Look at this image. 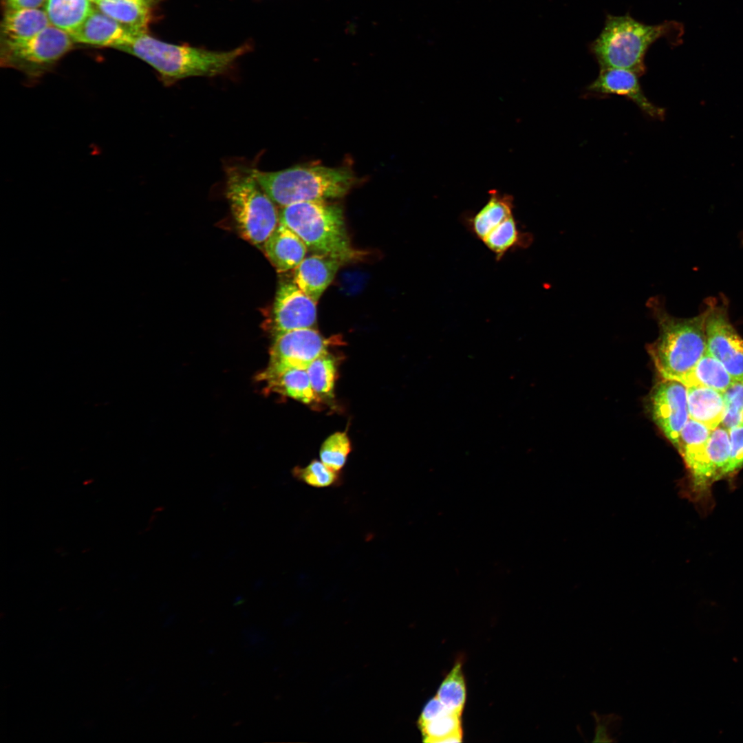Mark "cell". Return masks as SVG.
<instances>
[{
  "mask_svg": "<svg viewBox=\"0 0 743 743\" xmlns=\"http://www.w3.org/2000/svg\"><path fill=\"white\" fill-rule=\"evenodd\" d=\"M251 49L244 44L228 51H213L164 42L142 32L117 50L133 55L151 66L165 85L189 77H213L229 71Z\"/></svg>",
  "mask_w": 743,
  "mask_h": 743,
  "instance_id": "1",
  "label": "cell"
},
{
  "mask_svg": "<svg viewBox=\"0 0 743 743\" xmlns=\"http://www.w3.org/2000/svg\"><path fill=\"white\" fill-rule=\"evenodd\" d=\"M657 321L658 338L647 346L662 379L682 383L707 350L705 319L707 310L691 318L671 315L660 297H650L646 303Z\"/></svg>",
  "mask_w": 743,
  "mask_h": 743,
  "instance_id": "2",
  "label": "cell"
},
{
  "mask_svg": "<svg viewBox=\"0 0 743 743\" xmlns=\"http://www.w3.org/2000/svg\"><path fill=\"white\" fill-rule=\"evenodd\" d=\"M279 224L288 227L314 253L336 258L344 263L362 259L347 234L343 209L326 201L302 202L283 206Z\"/></svg>",
  "mask_w": 743,
  "mask_h": 743,
  "instance_id": "3",
  "label": "cell"
},
{
  "mask_svg": "<svg viewBox=\"0 0 743 743\" xmlns=\"http://www.w3.org/2000/svg\"><path fill=\"white\" fill-rule=\"evenodd\" d=\"M254 173L264 192L282 207L342 197L356 182L352 171L346 167L322 165H299L275 172L254 169Z\"/></svg>",
  "mask_w": 743,
  "mask_h": 743,
  "instance_id": "4",
  "label": "cell"
},
{
  "mask_svg": "<svg viewBox=\"0 0 743 743\" xmlns=\"http://www.w3.org/2000/svg\"><path fill=\"white\" fill-rule=\"evenodd\" d=\"M671 29V23L647 25L627 14L608 15L590 49L601 69H625L640 76L645 72L644 58L648 48Z\"/></svg>",
  "mask_w": 743,
  "mask_h": 743,
  "instance_id": "5",
  "label": "cell"
},
{
  "mask_svg": "<svg viewBox=\"0 0 743 743\" xmlns=\"http://www.w3.org/2000/svg\"><path fill=\"white\" fill-rule=\"evenodd\" d=\"M226 193L241 236L263 247L279 224L274 202L255 178L254 169L236 164L226 167Z\"/></svg>",
  "mask_w": 743,
  "mask_h": 743,
  "instance_id": "6",
  "label": "cell"
},
{
  "mask_svg": "<svg viewBox=\"0 0 743 743\" xmlns=\"http://www.w3.org/2000/svg\"><path fill=\"white\" fill-rule=\"evenodd\" d=\"M73 43L67 32L50 25L27 41L1 45V65L37 78L70 50Z\"/></svg>",
  "mask_w": 743,
  "mask_h": 743,
  "instance_id": "7",
  "label": "cell"
},
{
  "mask_svg": "<svg viewBox=\"0 0 743 743\" xmlns=\"http://www.w3.org/2000/svg\"><path fill=\"white\" fill-rule=\"evenodd\" d=\"M704 307L707 351L736 382H743V338L730 322L726 299L709 298Z\"/></svg>",
  "mask_w": 743,
  "mask_h": 743,
  "instance_id": "8",
  "label": "cell"
},
{
  "mask_svg": "<svg viewBox=\"0 0 743 743\" xmlns=\"http://www.w3.org/2000/svg\"><path fill=\"white\" fill-rule=\"evenodd\" d=\"M331 338L314 328H301L274 336L267 368L259 379H266L290 369H307L316 358L328 351Z\"/></svg>",
  "mask_w": 743,
  "mask_h": 743,
  "instance_id": "9",
  "label": "cell"
},
{
  "mask_svg": "<svg viewBox=\"0 0 743 743\" xmlns=\"http://www.w3.org/2000/svg\"><path fill=\"white\" fill-rule=\"evenodd\" d=\"M647 407L654 422L676 448L689 419L687 387L677 380L662 379L652 389Z\"/></svg>",
  "mask_w": 743,
  "mask_h": 743,
  "instance_id": "10",
  "label": "cell"
},
{
  "mask_svg": "<svg viewBox=\"0 0 743 743\" xmlns=\"http://www.w3.org/2000/svg\"><path fill=\"white\" fill-rule=\"evenodd\" d=\"M711 432L703 424L689 418L680 433L676 447L689 472L690 495L702 505L709 503L711 497L707 453Z\"/></svg>",
  "mask_w": 743,
  "mask_h": 743,
  "instance_id": "11",
  "label": "cell"
},
{
  "mask_svg": "<svg viewBox=\"0 0 743 743\" xmlns=\"http://www.w3.org/2000/svg\"><path fill=\"white\" fill-rule=\"evenodd\" d=\"M316 304L294 281H281L272 312L270 325L274 336L297 329L314 328L316 323Z\"/></svg>",
  "mask_w": 743,
  "mask_h": 743,
  "instance_id": "12",
  "label": "cell"
},
{
  "mask_svg": "<svg viewBox=\"0 0 743 743\" xmlns=\"http://www.w3.org/2000/svg\"><path fill=\"white\" fill-rule=\"evenodd\" d=\"M639 76L630 70L620 68L601 69L598 77L588 87L590 91L602 94L623 96L634 102L645 114L654 119H663V109L652 103L644 94Z\"/></svg>",
  "mask_w": 743,
  "mask_h": 743,
  "instance_id": "13",
  "label": "cell"
},
{
  "mask_svg": "<svg viewBox=\"0 0 743 743\" xmlns=\"http://www.w3.org/2000/svg\"><path fill=\"white\" fill-rule=\"evenodd\" d=\"M139 34L96 8L78 28L69 34L74 43L118 49L129 43Z\"/></svg>",
  "mask_w": 743,
  "mask_h": 743,
  "instance_id": "14",
  "label": "cell"
},
{
  "mask_svg": "<svg viewBox=\"0 0 743 743\" xmlns=\"http://www.w3.org/2000/svg\"><path fill=\"white\" fill-rule=\"evenodd\" d=\"M341 261L322 254L314 253L294 268L293 281L311 299L317 303L333 281Z\"/></svg>",
  "mask_w": 743,
  "mask_h": 743,
  "instance_id": "15",
  "label": "cell"
},
{
  "mask_svg": "<svg viewBox=\"0 0 743 743\" xmlns=\"http://www.w3.org/2000/svg\"><path fill=\"white\" fill-rule=\"evenodd\" d=\"M263 247L269 260L279 272L294 269L305 257L308 250L297 234L281 224L270 235Z\"/></svg>",
  "mask_w": 743,
  "mask_h": 743,
  "instance_id": "16",
  "label": "cell"
},
{
  "mask_svg": "<svg viewBox=\"0 0 743 743\" xmlns=\"http://www.w3.org/2000/svg\"><path fill=\"white\" fill-rule=\"evenodd\" d=\"M50 25V21L43 10H5L1 24V45L27 41Z\"/></svg>",
  "mask_w": 743,
  "mask_h": 743,
  "instance_id": "17",
  "label": "cell"
},
{
  "mask_svg": "<svg viewBox=\"0 0 743 743\" xmlns=\"http://www.w3.org/2000/svg\"><path fill=\"white\" fill-rule=\"evenodd\" d=\"M513 198L495 190L489 193L485 205L473 215L466 218L473 235L481 241L505 219L513 215Z\"/></svg>",
  "mask_w": 743,
  "mask_h": 743,
  "instance_id": "18",
  "label": "cell"
},
{
  "mask_svg": "<svg viewBox=\"0 0 743 743\" xmlns=\"http://www.w3.org/2000/svg\"><path fill=\"white\" fill-rule=\"evenodd\" d=\"M689 418L710 430L721 424L724 415L723 394L702 386L687 387Z\"/></svg>",
  "mask_w": 743,
  "mask_h": 743,
  "instance_id": "19",
  "label": "cell"
},
{
  "mask_svg": "<svg viewBox=\"0 0 743 743\" xmlns=\"http://www.w3.org/2000/svg\"><path fill=\"white\" fill-rule=\"evenodd\" d=\"M154 0H103L96 4L101 12L137 33L146 32Z\"/></svg>",
  "mask_w": 743,
  "mask_h": 743,
  "instance_id": "20",
  "label": "cell"
},
{
  "mask_svg": "<svg viewBox=\"0 0 743 743\" xmlns=\"http://www.w3.org/2000/svg\"><path fill=\"white\" fill-rule=\"evenodd\" d=\"M735 382L724 365L706 350L682 383L687 387L702 386L723 394Z\"/></svg>",
  "mask_w": 743,
  "mask_h": 743,
  "instance_id": "21",
  "label": "cell"
},
{
  "mask_svg": "<svg viewBox=\"0 0 743 743\" xmlns=\"http://www.w3.org/2000/svg\"><path fill=\"white\" fill-rule=\"evenodd\" d=\"M270 391L310 405L321 401L314 392L307 370L290 369L266 379Z\"/></svg>",
  "mask_w": 743,
  "mask_h": 743,
  "instance_id": "22",
  "label": "cell"
},
{
  "mask_svg": "<svg viewBox=\"0 0 743 743\" xmlns=\"http://www.w3.org/2000/svg\"><path fill=\"white\" fill-rule=\"evenodd\" d=\"M44 7L50 24L68 34L78 28L94 9L90 0H46Z\"/></svg>",
  "mask_w": 743,
  "mask_h": 743,
  "instance_id": "23",
  "label": "cell"
},
{
  "mask_svg": "<svg viewBox=\"0 0 743 743\" xmlns=\"http://www.w3.org/2000/svg\"><path fill=\"white\" fill-rule=\"evenodd\" d=\"M708 484L732 477L729 471L731 443L729 430L721 424L711 431L707 446Z\"/></svg>",
  "mask_w": 743,
  "mask_h": 743,
  "instance_id": "24",
  "label": "cell"
},
{
  "mask_svg": "<svg viewBox=\"0 0 743 743\" xmlns=\"http://www.w3.org/2000/svg\"><path fill=\"white\" fill-rule=\"evenodd\" d=\"M482 241L495 255V259L501 260L506 252L514 248L528 247L532 241V236L530 233L520 230L517 220L512 215L494 228Z\"/></svg>",
  "mask_w": 743,
  "mask_h": 743,
  "instance_id": "25",
  "label": "cell"
},
{
  "mask_svg": "<svg viewBox=\"0 0 743 743\" xmlns=\"http://www.w3.org/2000/svg\"><path fill=\"white\" fill-rule=\"evenodd\" d=\"M306 370L319 399L330 401L334 398L337 375L336 358L327 351L312 361Z\"/></svg>",
  "mask_w": 743,
  "mask_h": 743,
  "instance_id": "26",
  "label": "cell"
},
{
  "mask_svg": "<svg viewBox=\"0 0 743 743\" xmlns=\"http://www.w3.org/2000/svg\"><path fill=\"white\" fill-rule=\"evenodd\" d=\"M461 716L451 711L440 714L427 722L419 724L425 742H461Z\"/></svg>",
  "mask_w": 743,
  "mask_h": 743,
  "instance_id": "27",
  "label": "cell"
},
{
  "mask_svg": "<svg viewBox=\"0 0 743 743\" xmlns=\"http://www.w3.org/2000/svg\"><path fill=\"white\" fill-rule=\"evenodd\" d=\"M466 695V685L462 664L457 662L442 681L436 697L448 710L462 715Z\"/></svg>",
  "mask_w": 743,
  "mask_h": 743,
  "instance_id": "28",
  "label": "cell"
},
{
  "mask_svg": "<svg viewBox=\"0 0 743 743\" xmlns=\"http://www.w3.org/2000/svg\"><path fill=\"white\" fill-rule=\"evenodd\" d=\"M292 473L297 480L316 488L336 487L342 483L341 472L330 469L317 460H312L305 466L294 467Z\"/></svg>",
  "mask_w": 743,
  "mask_h": 743,
  "instance_id": "29",
  "label": "cell"
},
{
  "mask_svg": "<svg viewBox=\"0 0 743 743\" xmlns=\"http://www.w3.org/2000/svg\"><path fill=\"white\" fill-rule=\"evenodd\" d=\"M352 446L345 431L330 435L322 444L319 456L321 461L330 469L341 472L345 466Z\"/></svg>",
  "mask_w": 743,
  "mask_h": 743,
  "instance_id": "30",
  "label": "cell"
},
{
  "mask_svg": "<svg viewBox=\"0 0 743 743\" xmlns=\"http://www.w3.org/2000/svg\"><path fill=\"white\" fill-rule=\"evenodd\" d=\"M724 415L721 425L729 430L743 426V382H735L723 393Z\"/></svg>",
  "mask_w": 743,
  "mask_h": 743,
  "instance_id": "31",
  "label": "cell"
},
{
  "mask_svg": "<svg viewBox=\"0 0 743 743\" xmlns=\"http://www.w3.org/2000/svg\"><path fill=\"white\" fill-rule=\"evenodd\" d=\"M595 720L593 742H613L621 726V718L617 715H594Z\"/></svg>",
  "mask_w": 743,
  "mask_h": 743,
  "instance_id": "32",
  "label": "cell"
},
{
  "mask_svg": "<svg viewBox=\"0 0 743 743\" xmlns=\"http://www.w3.org/2000/svg\"><path fill=\"white\" fill-rule=\"evenodd\" d=\"M731 443L729 471L731 477L743 468V426L729 430Z\"/></svg>",
  "mask_w": 743,
  "mask_h": 743,
  "instance_id": "33",
  "label": "cell"
},
{
  "mask_svg": "<svg viewBox=\"0 0 743 743\" xmlns=\"http://www.w3.org/2000/svg\"><path fill=\"white\" fill-rule=\"evenodd\" d=\"M448 710L435 696L431 699L424 706L419 718V724L429 722L436 716L442 714Z\"/></svg>",
  "mask_w": 743,
  "mask_h": 743,
  "instance_id": "34",
  "label": "cell"
},
{
  "mask_svg": "<svg viewBox=\"0 0 743 743\" xmlns=\"http://www.w3.org/2000/svg\"><path fill=\"white\" fill-rule=\"evenodd\" d=\"M46 0H3L5 10L39 8Z\"/></svg>",
  "mask_w": 743,
  "mask_h": 743,
  "instance_id": "35",
  "label": "cell"
},
{
  "mask_svg": "<svg viewBox=\"0 0 743 743\" xmlns=\"http://www.w3.org/2000/svg\"><path fill=\"white\" fill-rule=\"evenodd\" d=\"M90 1L91 2H93V3H94L96 5V4H98V3L101 2L103 0H90Z\"/></svg>",
  "mask_w": 743,
  "mask_h": 743,
  "instance_id": "36",
  "label": "cell"
},
{
  "mask_svg": "<svg viewBox=\"0 0 743 743\" xmlns=\"http://www.w3.org/2000/svg\"><path fill=\"white\" fill-rule=\"evenodd\" d=\"M154 1H157V0H154Z\"/></svg>",
  "mask_w": 743,
  "mask_h": 743,
  "instance_id": "37",
  "label": "cell"
},
{
  "mask_svg": "<svg viewBox=\"0 0 743 743\" xmlns=\"http://www.w3.org/2000/svg\"><path fill=\"white\" fill-rule=\"evenodd\" d=\"M742 243H743V241H742Z\"/></svg>",
  "mask_w": 743,
  "mask_h": 743,
  "instance_id": "38",
  "label": "cell"
}]
</instances>
